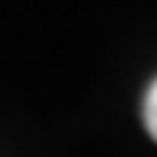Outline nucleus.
I'll return each mask as SVG.
<instances>
[{
	"label": "nucleus",
	"mask_w": 157,
	"mask_h": 157,
	"mask_svg": "<svg viewBox=\"0 0 157 157\" xmlns=\"http://www.w3.org/2000/svg\"><path fill=\"white\" fill-rule=\"evenodd\" d=\"M144 124H147V134L157 140V80L144 94Z\"/></svg>",
	"instance_id": "1"
}]
</instances>
